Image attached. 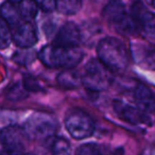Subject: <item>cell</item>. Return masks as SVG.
Segmentation results:
<instances>
[{
  "mask_svg": "<svg viewBox=\"0 0 155 155\" xmlns=\"http://www.w3.org/2000/svg\"><path fill=\"white\" fill-rule=\"evenodd\" d=\"M99 62L110 71L121 72L129 65L130 56L125 45L116 37H104L98 43Z\"/></svg>",
  "mask_w": 155,
  "mask_h": 155,
  "instance_id": "1",
  "label": "cell"
},
{
  "mask_svg": "<svg viewBox=\"0 0 155 155\" xmlns=\"http://www.w3.org/2000/svg\"><path fill=\"white\" fill-rule=\"evenodd\" d=\"M83 52L79 47H62L56 45H47L41 49L38 58L45 66L49 68L73 69L80 64L83 58Z\"/></svg>",
  "mask_w": 155,
  "mask_h": 155,
  "instance_id": "2",
  "label": "cell"
},
{
  "mask_svg": "<svg viewBox=\"0 0 155 155\" xmlns=\"http://www.w3.org/2000/svg\"><path fill=\"white\" fill-rule=\"evenodd\" d=\"M56 127V121L51 115L36 112L27 119L22 130L27 138L34 141H47L54 136Z\"/></svg>",
  "mask_w": 155,
  "mask_h": 155,
  "instance_id": "3",
  "label": "cell"
},
{
  "mask_svg": "<svg viewBox=\"0 0 155 155\" xmlns=\"http://www.w3.org/2000/svg\"><path fill=\"white\" fill-rule=\"evenodd\" d=\"M81 82L91 91H103L112 82L110 71L105 68L98 58H91L85 66L84 73L81 77Z\"/></svg>",
  "mask_w": 155,
  "mask_h": 155,
  "instance_id": "4",
  "label": "cell"
},
{
  "mask_svg": "<svg viewBox=\"0 0 155 155\" xmlns=\"http://www.w3.org/2000/svg\"><path fill=\"white\" fill-rule=\"evenodd\" d=\"M65 127L72 138L77 140L91 137L95 132V122L82 110H69L65 116Z\"/></svg>",
  "mask_w": 155,
  "mask_h": 155,
  "instance_id": "5",
  "label": "cell"
},
{
  "mask_svg": "<svg viewBox=\"0 0 155 155\" xmlns=\"http://www.w3.org/2000/svg\"><path fill=\"white\" fill-rule=\"evenodd\" d=\"M27 139L22 127L9 125L0 131V155H24Z\"/></svg>",
  "mask_w": 155,
  "mask_h": 155,
  "instance_id": "6",
  "label": "cell"
},
{
  "mask_svg": "<svg viewBox=\"0 0 155 155\" xmlns=\"http://www.w3.org/2000/svg\"><path fill=\"white\" fill-rule=\"evenodd\" d=\"M114 108L117 115L123 121L130 123V124H152V121L150 120L151 118L148 116V114L142 112L141 110H139L136 106H132L130 104L124 103L123 101L116 100V101H114Z\"/></svg>",
  "mask_w": 155,
  "mask_h": 155,
  "instance_id": "7",
  "label": "cell"
},
{
  "mask_svg": "<svg viewBox=\"0 0 155 155\" xmlns=\"http://www.w3.org/2000/svg\"><path fill=\"white\" fill-rule=\"evenodd\" d=\"M12 41L20 49H29L37 43V31L32 22L21 21L14 27Z\"/></svg>",
  "mask_w": 155,
  "mask_h": 155,
  "instance_id": "8",
  "label": "cell"
},
{
  "mask_svg": "<svg viewBox=\"0 0 155 155\" xmlns=\"http://www.w3.org/2000/svg\"><path fill=\"white\" fill-rule=\"evenodd\" d=\"M81 43V31L74 22H66L56 33L53 45L62 47H78Z\"/></svg>",
  "mask_w": 155,
  "mask_h": 155,
  "instance_id": "9",
  "label": "cell"
},
{
  "mask_svg": "<svg viewBox=\"0 0 155 155\" xmlns=\"http://www.w3.org/2000/svg\"><path fill=\"white\" fill-rule=\"evenodd\" d=\"M103 17L108 22L118 28L127 17L129 14L125 9V5L121 1H110L103 8Z\"/></svg>",
  "mask_w": 155,
  "mask_h": 155,
  "instance_id": "10",
  "label": "cell"
},
{
  "mask_svg": "<svg viewBox=\"0 0 155 155\" xmlns=\"http://www.w3.org/2000/svg\"><path fill=\"white\" fill-rule=\"evenodd\" d=\"M134 100L137 104V107L146 114L152 113L154 110V95H153V91L146 85L139 84L136 86L134 91Z\"/></svg>",
  "mask_w": 155,
  "mask_h": 155,
  "instance_id": "11",
  "label": "cell"
},
{
  "mask_svg": "<svg viewBox=\"0 0 155 155\" xmlns=\"http://www.w3.org/2000/svg\"><path fill=\"white\" fill-rule=\"evenodd\" d=\"M18 2L19 1H5L0 7V18L9 27H15L22 21Z\"/></svg>",
  "mask_w": 155,
  "mask_h": 155,
  "instance_id": "12",
  "label": "cell"
},
{
  "mask_svg": "<svg viewBox=\"0 0 155 155\" xmlns=\"http://www.w3.org/2000/svg\"><path fill=\"white\" fill-rule=\"evenodd\" d=\"M58 82L62 87L68 89H73L79 87L81 82V75L73 69H67L64 70L58 75Z\"/></svg>",
  "mask_w": 155,
  "mask_h": 155,
  "instance_id": "13",
  "label": "cell"
},
{
  "mask_svg": "<svg viewBox=\"0 0 155 155\" xmlns=\"http://www.w3.org/2000/svg\"><path fill=\"white\" fill-rule=\"evenodd\" d=\"M19 5V12L21 20L25 22H32V20L36 17L38 8L34 1H20L18 2Z\"/></svg>",
  "mask_w": 155,
  "mask_h": 155,
  "instance_id": "14",
  "label": "cell"
},
{
  "mask_svg": "<svg viewBox=\"0 0 155 155\" xmlns=\"http://www.w3.org/2000/svg\"><path fill=\"white\" fill-rule=\"evenodd\" d=\"M82 8V1L80 0H61L56 1L55 10L64 15H74Z\"/></svg>",
  "mask_w": 155,
  "mask_h": 155,
  "instance_id": "15",
  "label": "cell"
},
{
  "mask_svg": "<svg viewBox=\"0 0 155 155\" xmlns=\"http://www.w3.org/2000/svg\"><path fill=\"white\" fill-rule=\"evenodd\" d=\"M52 155H71L70 142L64 137H55L51 143Z\"/></svg>",
  "mask_w": 155,
  "mask_h": 155,
  "instance_id": "16",
  "label": "cell"
},
{
  "mask_svg": "<svg viewBox=\"0 0 155 155\" xmlns=\"http://www.w3.org/2000/svg\"><path fill=\"white\" fill-rule=\"evenodd\" d=\"M36 58V53L34 50L21 49L14 54V61L20 65H29L33 62Z\"/></svg>",
  "mask_w": 155,
  "mask_h": 155,
  "instance_id": "17",
  "label": "cell"
},
{
  "mask_svg": "<svg viewBox=\"0 0 155 155\" xmlns=\"http://www.w3.org/2000/svg\"><path fill=\"white\" fill-rule=\"evenodd\" d=\"M12 41L10 27L0 18V50L7 49Z\"/></svg>",
  "mask_w": 155,
  "mask_h": 155,
  "instance_id": "18",
  "label": "cell"
},
{
  "mask_svg": "<svg viewBox=\"0 0 155 155\" xmlns=\"http://www.w3.org/2000/svg\"><path fill=\"white\" fill-rule=\"evenodd\" d=\"M74 155H103L102 150L96 143H84L77 149Z\"/></svg>",
  "mask_w": 155,
  "mask_h": 155,
  "instance_id": "19",
  "label": "cell"
},
{
  "mask_svg": "<svg viewBox=\"0 0 155 155\" xmlns=\"http://www.w3.org/2000/svg\"><path fill=\"white\" fill-rule=\"evenodd\" d=\"M22 87L25 91H31V93H37V91H43L44 88L38 81L33 78L32 75H26L22 81Z\"/></svg>",
  "mask_w": 155,
  "mask_h": 155,
  "instance_id": "20",
  "label": "cell"
},
{
  "mask_svg": "<svg viewBox=\"0 0 155 155\" xmlns=\"http://www.w3.org/2000/svg\"><path fill=\"white\" fill-rule=\"evenodd\" d=\"M35 3L38 9H41L46 13H51V12L55 11L56 1H53V0H44V1H37Z\"/></svg>",
  "mask_w": 155,
  "mask_h": 155,
  "instance_id": "21",
  "label": "cell"
},
{
  "mask_svg": "<svg viewBox=\"0 0 155 155\" xmlns=\"http://www.w3.org/2000/svg\"><path fill=\"white\" fill-rule=\"evenodd\" d=\"M26 97V95L22 91L21 87L19 85H15L13 88H11L10 93L8 94V98L10 100H21Z\"/></svg>",
  "mask_w": 155,
  "mask_h": 155,
  "instance_id": "22",
  "label": "cell"
},
{
  "mask_svg": "<svg viewBox=\"0 0 155 155\" xmlns=\"http://www.w3.org/2000/svg\"><path fill=\"white\" fill-rule=\"evenodd\" d=\"M24 155H35V154H33V153H25Z\"/></svg>",
  "mask_w": 155,
  "mask_h": 155,
  "instance_id": "23",
  "label": "cell"
},
{
  "mask_svg": "<svg viewBox=\"0 0 155 155\" xmlns=\"http://www.w3.org/2000/svg\"><path fill=\"white\" fill-rule=\"evenodd\" d=\"M0 153H1V147H0Z\"/></svg>",
  "mask_w": 155,
  "mask_h": 155,
  "instance_id": "24",
  "label": "cell"
}]
</instances>
